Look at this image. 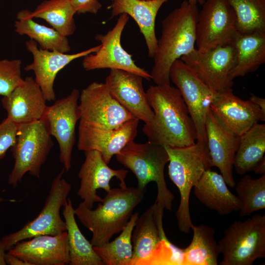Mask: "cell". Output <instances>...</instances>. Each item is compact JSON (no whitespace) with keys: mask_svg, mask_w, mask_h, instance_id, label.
Instances as JSON below:
<instances>
[{"mask_svg":"<svg viewBox=\"0 0 265 265\" xmlns=\"http://www.w3.org/2000/svg\"><path fill=\"white\" fill-rule=\"evenodd\" d=\"M146 94L154 113L152 121L142 128L148 141L178 147L194 144V124L178 89L171 84H156L150 86Z\"/></svg>","mask_w":265,"mask_h":265,"instance_id":"cell-1","label":"cell"},{"mask_svg":"<svg viewBox=\"0 0 265 265\" xmlns=\"http://www.w3.org/2000/svg\"><path fill=\"white\" fill-rule=\"evenodd\" d=\"M199 10L186 0L162 21L150 75L157 85L170 84L169 71L173 63L195 48V26Z\"/></svg>","mask_w":265,"mask_h":265,"instance_id":"cell-2","label":"cell"},{"mask_svg":"<svg viewBox=\"0 0 265 265\" xmlns=\"http://www.w3.org/2000/svg\"><path fill=\"white\" fill-rule=\"evenodd\" d=\"M138 187L120 186L111 189L95 209L81 202L74 209L81 223L92 233L91 243L99 246L109 242L127 225L135 207L144 197Z\"/></svg>","mask_w":265,"mask_h":265,"instance_id":"cell-3","label":"cell"},{"mask_svg":"<svg viewBox=\"0 0 265 265\" xmlns=\"http://www.w3.org/2000/svg\"><path fill=\"white\" fill-rule=\"evenodd\" d=\"M163 146L169 156V177L180 194L176 212L178 228L181 232L188 234L193 224L189 211L191 190L204 172L212 167L208 146L198 141L185 147Z\"/></svg>","mask_w":265,"mask_h":265,"instance_id":"cell-4","label":"cell"},{"mask_svg":"<svg viewBox=\"0 0 265 265\" xmlns=\"http://www.w3.org/2000/svg\"><path fill=\"white\" fill-rule=\"evenodd\" d=\"M115 157L120 163L134 174L139 189L145 191L147 185L154 182L157 187L156 201L166 210H171L174 196L165 179L164 168L169 161V156L164 146L149 141L138 143L132 140Z\"/></svg>","mask_w":265,"mask_h":265,"instance_id":"cell-5","label":"cell"},{"mask_svg":"<svg viewBox=\"0 0 265 265\" xmlns=\"http://www.w3.org/2000/svg\"><path fill=\"white\" fill-rule=\"evenodd\" d=\"M53 145L43 118L17 126L16 141L11 148L14 164L8 183L15 187L28 173L37 178Z\"/></svg>","mask_w":265,"mask_h":265,"instance_id":"cell-6","label":"cell"},{"mask_svg":"<svg viewBox=\"0 0 265 265\" xmlns=\"http://www.w3.org/2000/svg\"><path fill=\"white\" fill-rule=\"evenodd\" d=\"M220 265H252L265 257V215L234 221L218 242Z\"/></svg>","mask_w":265,"mask_h":265,"instance_id":"cell-7","label":"cell"},{"mask_svg":"<svg viewBox=\"0 0 265 265\" xmlns=\"http://www.w3.org/2000/svg\"><path fill=\"white\" fill-rule=\"evenodd\" d=\"M65 171L63 168L53 179L38 215L19 230L1 238L6 251L20 241L40 235L56 236L66 231L65 222L61 218L60 212L67 200L72 187L63 177Z\"/></svg>","mask_w":265,"mask_h":265,"instance_id":"cell-8","label":"cell"},{"mask_svg":"<svg viewBox=\"0 0 265 265\" xmlns=\"http://www.w3.org/2000/svg\"><path fill=\"white\" fill-rule=\"evenodd\" d=\"M237 53L233 41L206 52L195 48L180 58L212 90L219 93L232 88L231 73L237 63Z\"/></svg>","mask_w":265,"mask_h":265,"instance_id":"cell-9","label":"cell"},{"mask_svg":"<svg viewBox=\"0 0 265 265\" xmlns=\"http://www.w3.org/2000/svg\"><path fill=\"white\" fill-rule=\"evenodd\" d=\"M195 26L196 50L206 52L232 42L237 33L235 11L227 0H206Z\"/></svg>","mask_w":265,"mask_h":265,"instance_id":"cell-10","label":"cell"},{"mask_svg":"<svg viewBox=\"0 0 265 265\" xmlns=\"http://www.w3.org/2000/svg\"><path fill=\"white\" fill-rule=\"evenodd\" d=\"M169 78L179 90L195 128L197 141L207 145L206 119L210 105L217 93L203 83L182 60H176Z\"/></svg>","mask_w":265,"mask_h":265,"instance_id":"cell-11","label":"cell"},{"mask_svg":"<svg viewBox=\"0 0 265 265\" xmlns=\"http://www.w3.org/2000/svg\"><path fill=\"white\" fill-rule=\"evenodd\" d=\"M79 101V121L96 127L114 129L135 118L112 96L105 83L89 84Z\"/></svg>","mask_w":265,"mask_h":265,"instance_id":"cell-12","label":"cell"},{"mask_svg":"<svg viewBox=\"0 0 265 265\" xmlns=\"http://www.w3.org/2000/svg\"><path fill=\"white\" fill-rule=\"evenodd\" d=\"M78 89H74L66 97L48 106L42 118L49 132L57 141L59 159L66 171L71 168L72 155L76 142V126L80 119Z\"/></svg>","mask_w":265,"mask_h":265,"instance_id":"cell-13","label":"cell"},{"mask_svg":"<svg viewBox=\"0 0 265 265\" xmlns=\"http://www.w3.org/2000/svg\"><path fill=\"white\" fill-rule=\"evenodd\" d=\"M129 20L126 14L120 15L114 27L105 34H98L95 39L99 41L98 51L83 57L82 65L86 71L101 69H118L130 72L150 81V73L138 66L122 46L121 35Z\"/></svg>","mask_w":265,"mask_h":265,"instance_id":"cell-14","label":"cell"},{"mask_svg":"<svg viewBox=\"0 0 265 265\" xmlns=\"http://www.w3.org/2000/svg\"><path fill=\"white\" fill-rule=\"evenodd\" d=\"M139 121L134 118L118 127L110 129L79 121L78 149L84 152L97 151L108 164L113 156L134 140L137 134Z\"/></svg>","mask_w":265,"mask_h":265,"instance_id":"cell-15","label":"cell"},{"mask_svg":"<svg viewBox=\"0 0 265 265\" xmlns=\"http://www.w3.org/2000/svg\"><path fill=\"white\" fill-rule=\"evenodd\" d=\"M26 47L31 53L33 61L25 66L24 70L34 72V80L46 101L52 102L55 100L54 83L58 72L74 60L95 53L100 45L72 54L42 49L31 39L26 41Z\"/></svg>","mask_w":265,"mask_h":265,"instance_id":"cell-16","label":"cell"},{"mask_svg":"<svg viewBox=\"0 0 265 265\" xmlns=\"http://www.w3.org/2000/svg\"><path fill=\"white\" fill-rule=\"evenodd\" d=\"M84 153L85 159L78 174L80 185L77 194L86 206L92 209L95 203L101 202L103 199L97 194V190L103 189L108 192L111 189L110 182L113 178L120 181V186H126L125 179L128 171L110 168L97 151Z\"/></svg>","mask_w":265,"mask_h":265,"instance_id":"cell-17","label":"cell"},{"mask_svg":"<svg viewBox=\"0 0 265 265\" xmlns=\"http://www.w3.org/2000/svg\"><path fill=\"white\" fill-rule=\"evenodd\" d=\"M143 79L130 72L110 69L105 83L112 96L122 106L146 124L152 121L154 113L143 88Z\"/></svg>","mask_w":265,"mask_h":265,"instance_id":"cell-18","label":"cell"},{"mask_svg":"<svg viewBox=\"0 0 265 265\" xmlns=\"http://www.w3.org/2000/svg\"><path fill=\"white\" fill-rule=\"evenodd\" d=\"M210 109L227 129L239 136L260 121H265V113L260 107L235 95L232 88L217 93Z\"/></svg>","mask_w":265,"mask_h":265,"instance_id":"cell-19","label":"cell"},{"mask_svg":"<svg viewBox=\"0 0 265 265\" xmlns=\"http://www.w3.org/2000/svg\"><path fill=\"white\" fill-rule=\"evenodd\" d=\"M205 126L212 166L216 167L227 185L233 188L236 185L233 172V161L240 136L227 129L210 108Z\"/></svg>","mask_w":265,"mask_h":265,"instance_id":"cell-20","label":"cell"},{"mask_svg":"<svg viewBox=\"0 0 265 265\" xmlns=\"http://www.w3.org/2000/svg\"><path fill=\"white\" fill-rule=\"evenodd\" d=\"M47 102L34 79L29 76L1 100L6 118L17 126L42 119L48 106Z\"/></svg>","mask_w":265,"mask_h":265,"instance_id":"cell-21","label":"cell"},{"mask_svg":"<svg viewBox=\"0 0 265 265\" xmlns=\"http://www.w3.org/2000/svg\"><path fill=\"white\" fill-rule=\"evenodd\" d=\"M7 253L29 265H65L69 256L67 231L56 236L40 235L17 242Z\"/></svg>","mask_w":265,"mask_h":265,"instance_id":"cell-22","label":"cell"},{"mask_svg":"<svg viewBox=\"0 0 265 265\" xmlns=\"http://www.w3.org/2000/svg\"><path fill=\"white\" fill-rule=\"evenodd\" d=\"M164 207L156 201L138 217L132 235L131 265H147L153 253L166 236L163 227Z\"/></svg>","mask_w":265,"mask_h":265,"instance_id":"cell-23","label":"cell"},{"mask_svg":"<svg viewBox=\"0 0 265 265\" xmlns=\"http://www.w3.org/2000/svg\"><path fill=\"white\" fill-rule=\"evenodd\" d=\"M168 0H111L108 8L111 9V18L126 14L133 19L145 39L148 56L153 58L158 41L155 32L156 17L161 6Z\"/></svg>","mask_w":265,"mask_h":265,"instance_id":"cell-24","label":"cell"},{"mask_svg":"<svg viewBox=\"0 0 265 265\" xmlns=\"http://www.w3.org/2000/svg\"><path fill=\"white\" fill-rule=\"evenodd\" d=\"M227 186L221 174L210 169L204 172L193 188L196 197L201 203L224 215L239 211L241 208L238 197Z\"/></svg>","mask_w":265,"mask_h":265,"instance_id":"cell-25","label":"cell"},{"mask_svg":"<svg viewBox=\"0 0 265 265\" xmlns=\"http://www.w3.org/2000/svg\"><path fill=\"white\" fill-rule=\"evenodd\" d=\"M265 124H255L239 137L233 167L244 175L250 171L265 173Z\"/></svg>","mask_w":265,"mask_h":265,"instance_id":"cell-26","label":"cell"},{"mask_svg":"<svg viewBox=\"0 0 265 265\" xmlns=\"http://www.w3.org/2000/svg\"><path fill=\"white\" fill-rule=\"evenodd\" d=\"M233 42L237 53L236 65L231 78L244 76L256 71L265 62V32L241 34L237 32Z\"/></svg>","mask_w":265,"mask_h":265,"instance_id":"cell-27","label":"cell"},{"mask_svg":"<svg viewBox=\"0 0 265 265\" xmlns=\"http://www.w3.org/2000/svg\"><path fill=\"white\" fill-rule=\"evenodd\" d=\"M31 12L27 9L18 12L14 25L15 31L19 35L27 36L42 49L64 53L69 52L71 47L67 37L53 27L35 22Z\"/></svg>","mask_w":265,"mask_h":265,"instance_id":"cell-28","label":"cell"},{"mask_svg":"<svg viewBox=\"0 0 265 265\" xmlns=\"http://www.w3.org/2000/svg\"><path fill=\"white\" fill-rule=\"evenodd\" d=\"M62 215L68 235L70 265H104L93 246L82 234L77 223L74 208L68 198L63 207Z\"/></svg>","mask_w":265,"mask_h":265,"instance_id":"cell-29","label":"cell"},{"mask_svg":"<svg viewBox=\"0 0 265 265\" xmlns=\"http://www.w3.org/2000/svg\"><path fill=\"white\" fill-rule=\"evenodd\" d=\"M193 237L189 245L184 250L183 265H217L220 254L214 229L201 224H192Z\"/></svg>","mask_w":265,"mask_h":265,"instance_id":"cell-30","label":"cell"},{"mask_svg":"<svg viewBox=\"0 0 265 265\" xmlns=\"http://www.w3.org/2000/svg\"><path fill=\"white\" fill-rule=\"evenodd\" d=\"M75 14L69 0H45L31 11V16L45 20L53 28L68 37L76 30Z\"/></svg>","mask_w":265,"mask_h":265,"instance_id":"cell-31","label":"cell"},{"mask_svg":"<svg viewBox=\"0 0 265 265\" xmlns=\"http://www.w3.org/2000/svg\"><path fill=\"white\" fill-rule=\"evenodd\" d=\"M138 212L133 213L120 235L112 241L93 248L104 265H131L133 254L132 232Z\"/></svg>","mask_w":265,"mask_h":265,"instance_id":"cell-32","label":"cell"},{"mask_svg":"<svg viewBox=\"0 0 265 265\" xmlns=\"http://www.w3.org/2000/svg\"><path fill=\"white\" fill-rule=\"evenodd\" d=\"M227 1L235 11L238 33L265 32V0Z\"/></svg>","mask_w":265,"mask_h":265,"instance_id":"cell-33","label":"cell"},{"mask_svg":"<svg viewBox=\"0 0 265 265\" xmlns=\"http://www.w3.org/2000/svg\"><path fill=\"white\" fill-rule=\"evenodd\" d=\"M237 197L241 203L239 215L249 216L265 209V173L257 179L245 175L235 185Z\"/></svg>","mask_w":265,"mask_h":265,"instance_id":"cell-34","label":"cell"},{"mask_svg":"<svg viewBox=\"0 0 265 265\" xmlns=\"http://www.w3.org/2000/svg\"><path fill=\"white\" fill-rule=\"evenodd\" d=\"M22 64L19 59H0V96L9 95L22 81Z\"/></svg>","mask_w":265,"mask_h":265,"instance_id":"cell-35","label":"cell"},{"mask_svg":"<svg viewBox=\"0 0 265 265\" xmlns=\"http://www.w3.org/2000/svg\"><path fill=\"white\" fill-rule=\"evenodd\" d=\"M184 248H180L166 237L150 257L147 265H183Z\"/></svg>","mask_w":265,"mask_h":265,"instance_id":"cell-36","label":"cell"},{"mask_svg":"<svg viewBox=\"0 0 265 265\" xmlns=\"http://www.w3.org/2000/svg\"><path fill=\"white\" fill-rule=\"evenodd\" d=\"M17 125L6 118L0 123V159L15 144Z\"/></svg>","mask_w":265,"mask_h":265,"instance_id":"cell-37","label":"cell"},{"mask_svg":"<svg viewBox=\"0 0 265 265\" xmlns=\"http://www.w3.org/2000/svg\"><path fill=\"white\" fill-rule=\"evenodd\" d=\"M78 14L89 13L96 14L102 7L98 0H69Z\"/></svg>","mask_w":265,"mask_h":265,"instance_id":"cell-38","label":"cell"},{"mask_svg":"<svg viewBox=\"0 0 265 265\" xmlns=\"http://www.w3.org/2000/svg\"><path fill=\"white\" fill-rule=\"evenodd\" d=\"M5 261L10 265H29L27 263L18 257L7 253L5 255Z\"/></svg>","mask_w":265,"mask_h":265,"instance_id":"cell-39","label":"cell"},{"mask_svg":"<svg viewBox=\"0 0 265 265\" xmlns=\"http://www.w3.org/2000/svg\"><path fill=\"white\" fill-rule=\"evenodd\" d=\"M249 100L259 106L261 110L265 113V99L264 98L259 97L251 93Z\"/></svg>","mask_w":265,"mask_h":265,"instance_id":"cell-40","label":"cell"},{"mask_svg":"<svg viewBox=\"0 0 265 265\" xmlns=\"http://www.w3.org/2000/svg\"><path fill=\"white\" fill-rule=\"evenodd\" d=\"M5 251L1 241V238L0 236V265H6L5 261Z\"/></svg>","mask_w":265,"mask_h":265,"instance_id":"cell-41","label":"cell"},{"mask_svg":"<svg viewBox=\"0 0 265 265\" xmlns=\"http://www.w3.org/2000/svg\"><path fill=\"white\" fill-rule=\"evenodd\" d=\"M206 0H187L188 2L191 4L197 5V3H199L201 5H203Z\"/></svg>","mask_w":265,"mask_h":265,"instance_id":"cell-42","label":"cell"},{"mask_svg":"<svg viewBox=\"0 0 265 265\" xmlns=\"http://www.w3.org/2000/svg\"><path fill=\"white\" fill-rule=\"evenodd\" d=\"M3 200V199L0 196V202Z\"/></svg>","mask_w":265,"mask_h":265,"instance_id":"cell-43","label":"cell"},{"mask_svg":"<svg viewBox=\"0 0 265 265\" xmlns=\"http://www.w3.org/2000/svg\"></svg>","mask_w":265,"mask_h":265,"instance_id":"cell-44","label":"cell"}]
</instances>
